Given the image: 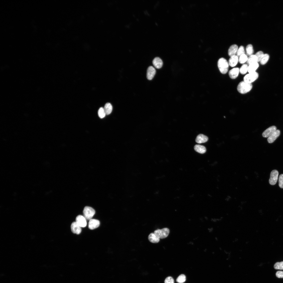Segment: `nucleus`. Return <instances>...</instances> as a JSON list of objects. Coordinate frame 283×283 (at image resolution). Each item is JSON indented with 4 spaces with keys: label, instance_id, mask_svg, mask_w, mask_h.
<instances>
[{
    "label": "nucleus",
    "instance_id": "nucleus-1",
    "mask_svg": "<svg viewBox=\"0 0 283 283\" xmlns=\"http://www.w3.org/2000/svg\"><path fill=\"white\" fill-rule=\"evenodd\" d=\"M252 87V84L247 83L243 81L239 83L237 86V89L239 93L244 94L250 91Z\"/></svg>",
    "mask_w": 283,
    "mask_h": 283
},
{
    "label": "nucleus",
    "instance_id": "nucleus-2",
    "mask_svg": "<svg viewBox=\"0 0 283 283\" xmlns=\"http://www.w3.org/2000/svg\"><path fill=\"white\" fill-rule=\"evenodd\" d=\"M217 64L219 70L222 74H225L227 72L229 65L225 58L223 57L220 58L218 60Z\"/></svg>",
    "mask_w": 283,
    "mask_h": 283
},
{
    "label": "nucleus",
    "instance_id": "nucleus-3",
    "mask_svg": "<svg viewBox=\"0 0 283 283\" xmlns=\"http://www.w3.org/2000/svg\"><path fill=\"white\" fill-rule=\"evenodd\" d=\"M170 233L169 229L167 228L155 230L154 233L159 239L165 238L168 236Z\"/></svg>",
    "mask_w": 283,
    "mask_h": 283
},
{
    "label": "nucleus",
    "instance_id": "nucleus-4",
    "mask_svg": "<svg viewBox=\"0 0 283 283\" xmlns=\"http://www.w3.org/2000/svg\"><path fill=\"white\" fill-rule=\"evenodd\" d=\"M84 216L87 220H90L95 213V210L92 208L86 206L83 210Z\"/></svg>",
    "mask_w": 283,
    "mask_h": 283
},
{
    "label": "nucleus",
    "instance_id": "nucleus-5",
    "mask_svg": "<svg viewBox=\"0 0 283 283\" xmlns=\"http://www.w3.org/2000/svg\"><path fill=\"white\" fill-rule=\"evenodd\" d=\"M258 77V73L256 72L249 73L244 76L243 81L247 83L251 84L256 80Z\"/></svg>",
    "mask_w": 283,
    "mask_h": 283
},
{
    "label": "nucleus",
    "instance_id": "nucleus-6",
    "mask_svg": "<svg viewBox=\"0 0 283 283\" xmlns=\"http://www.w3.org/2000/svg\"><path fill=\"white\" fill-rule=\"evenodd\" d=\"M279 172L276 170H272L270 174V178L269 180V183L271 185L275 184L277 181Z\"/></svg>",
    "mask_w": 283,
    "mask_h": 283
},
{
    "label": "nucleus",
    "instance_id": "nucleus-7",
    "mask_svg": "<svg viewBox=\"0 0 283 283\" xmlns=\"http://www.w3.org/2000/svg\"><path fill=\"white\" fill-rule=\"evenodd\" d=\"M76 222L81 227H84L87 225L86 219L81 215L78 216L76 218Z\"/></svg>",
    "mask_w": 283,
    "mask_h": 283
},
{
    "label": "nucleus",
    "instance_id": "nucleus-8",
    "mask_svg": "<svg viewBox=\"0 0 283 283\" xmlns=\"http://www.w3.org/2000/svg\"><path fill=\"white\" fill-rule=\"evenodd\" d=\"M276 130V128L275 126H271L263 132L262 136L264 137H268Z\"/></svg>",
    "mask_w": 283,
    "mask_h": 283
},
{
    "label": "nucleus",
    "instance_id": "nucleus-9",
    "mask_svg": "<svg viewBox=\"0 0 283 283\" xmlns=\"http://www.w3.org/2000/svg\"><path fill=\"white\" fill-rule=\"evenodd\" d=\"M71 228L73 233L78 235L80 234L81 231V227L76 222L72 223L71 226Z\"/></svg>",
    "mask_w": 283,
    "mask_h": 283
},
{
    "label": "nucleus",
    "instance_id": "nucleus-10",
    "mask_svg": "<svg viewBox=\"0 0 283 283\" xmlns=\"http://www.w3.org/2000/svg\"><path fill=\"white\" fill-rule=\"evenodd\" d=\"M156 70L154 68L150 66L148 68L146 74V77L149 80H152L156 73Z\"/></svg>",
    "mask_w": 283,
    "mask_h": 283
},
{
    "label": "nucleus",
    "instance_id": "nucleus-11",
    "mask_svg": "<svg viewBox=\"0 0 283 283\" xmlns=\"http://www.w3.org/2000/svg\"><path fill=\"white\" fill-rule=\"evenodd\" d=\"M100 225V222L99 220L91 219L89 220L88 227L90 230H93L99 227Z\"/></svg>",
    "mask_w": 283,
    "mask_h": 283
},
{
    "label": "nucleus",
    "instance_id": "nucleus-12",
    "mask_svg": "<svg viewBox=\"0 0 283 283\" xmlns=\"http://www.w3.org/2000/svg\"><path fill=\"white\" fill-rule=\"evenodd\" d=\"M239 69L237 67L234 68L230 70L228 73V75L230 78L234 79L236 78L238 75Z\"/></svg>",
    "mask_w": 283,
    "mask_h": 283
},
{
    "label": "nucleus",
    "instance_id": "nucleus-13",
    "mask_svg": "<svg viewBox=\"0 0 283 283\" xmlns=\"http://www.w3.org/2000/svg\"><path fill=\"white\" fill-rule=\"evenodd\" d=\"M280 134V131L279 130H276L268 137L267 139L268 142L269 143L273 142L279 136Z\"/></svg>",
    "mask_w": 283,
    "mask_h": 283
},
{
    "label": "nucleus",
    "instance_id": "nucleus-14",
    "mask_svg": "<svg viewBox=\"0 0 283 283\" xmlns=\"http://www.w3.org/2000/svg\"><path fill=\"white\" fill-rule=\"evenodd\" d=\"M238 49V46L235 44H233L229 47L228 50V55L230 57L236 55Z\"/></svg>",
    "mask_w": 283,
    "mask_h": 283
},
{
    "label": "nucleus",
    "instance_id": "nucleus-15",
    "mask_svg": "<svg viewBox=\"0 0 283 283\" xmlns=\"http://www.w3.org/2000/svg\"><path fill=\"white\" fill-rule=\"evenodd\" d=\"M239 60V57L236 55L230 57L228 61L229 65L232 67L235 66L237 64Z\"/></svg>",
    "mask_w": 283,
    "mask_h": 283
},
{
    "label": "nucleus",
    "instance_id": "nucleus-16",
    "mask_svg": "<svg viewBox=\"0 0 283 283\" xmlns=\"http://www.w3.org/2000/svg\"><path fill=\"white\" fill-rule=\"evenodd\" d=\"M163 63L162 60L159 57L155 58L153 61V64L154 66L157 69H159L161 68Z\"/></svg>",
    "mask_w": 283,
    "mask_h": 283
},
{
    "label": "nucleus",
    "instance_id": "nucleus-17",
    "mask_svg": "<svg viewBox=\"0 0 283 283\" xmlns=\"http://www.w3.org/2000/svg\"><path fill=\"white\" fill-rule=\"evenodd\" d=\"M208 137L203 134H200L197 136L195 139V142L198 143H204L208 140Z\"/></svg>",
    "mask_w": 283,
    "mask_h": 283
},
{
    "label": "nucleus",
    "instance_id": "nucleus-18",
    "mask_svg": "<svg viewBox=\"0 0 283 283\" xmlns=\"http://www.w3.org/2000/svg\"><path fill=\"white\" fill-rule=\"evenodd\" d=\"M259 64L258 62L252 63L248 65V72L249 73L255 72L258 68Z\"/></svg>",
    "mask_w": 283,
    "mask_h": 283
},
{
    "label": "nucleus",
    "instance_id": "nucleus-19",
    "mask_svg": "<svg viewBox=\"0 0 283 283\" xmlns=\"http://www.w3.org/2000/svg\"><path fill=\"white\" fill-rule=\"evenodd\" d=\"M194 149L196 151L202 154L205 153L206 151V148L204 146L200 145H195Z\"/></svg>",
    "mask_w": 283,
    "mask_h": 283
},
{
    "label": "nucleus",
    "instance_id": "nucleus-20",
    "mask_svg": "<svg viewBox=\"0 0 283 283\" xmlns=\"http://www.w3.org/2000/svg\"><path fill=\"white\" fill-rule=\"evenodd\" d=\"M148 239L150 242L153 243H157L160 241V239L154 233H151L149 235Z\"/></svg>",
    "mask_w": 283,
    "mask_h": 283
},
{
    "label": "nucleus",
    "instance_id": "nucleus-21",
    "mask_svg": "<svg viewBox=\"0 0 283 283\" xmlns=\"http://www.w3.org/2000/svg\"><path fill=\"white\" fill-rule=\"evenodd\" d=\"M104 108L106 115H108L112 112V106L110 103H107L105 105Z\"/></svg>",
    "mask_w": 283,
    "mask_h": 283
},
{
    "label": "nucleus",
    "instance_id": "nucleus-22",
    "mask_svg": "<svg viewBox=\"0 0 283 283\" xmlns=\"http://www.w3.org/2000/svg\"><path fill=\"white\" fill-rule=\"evenodd\" d=\"M258 62V58L255 55H252L248 57L246 62L247 64L248 65L254 63Z\"/></svg>",
    "mask_w": 283,
    "mask_h": 283
},
{
    "label": "nucleus",
    "instance_id": "nucleus-23",
    "mask_svg": "<svg viewBox=\"0 0 283 283\" xmlns=\"http://www.w3.org/2000/svg\"><path fill=\"white\" fill-rule=\"evenodd\" d=\"M246 50L247 56H249L253 55L254 50L252 45L251 44L248 45L246 46Z\"/></svg>",
    "mask_w": 283,
    "mask_h": 283
},
{
    "label": "nucleus",
    "instance_id": "nucleus-24",
    "mask_svg": "<svg viewBox=\"0 0 283 283\" xmlns=\"http://www.w3.org/2000/svg\"><path fill=\"white\" fill-rule=\"evenodd\" d=\"M248 66L247 64H243L239 69V71L240 73L242 74H246L248 70Z\"/></svg>",
    "mask_w": 283,
    "mask_h": 283
},
{
    "label": "nucleus",
    "instance_id": "nucleus-25",
    "mask_svg": "<svg viewBox=\"0 0 283 283\" xmlns=\"http://www.w3.org/2000/svg\"><path fill=\"white\" fill-rule=\"evenodd\" d=\"M269 58V55L267 53L264 54L260 62L262 65H264L268 62Z\"/></svg>",
    "mask_w": 283,
    "mask_h": 283
},
{
    "label": "nucleus",
    "instance_id": "nucleus-26",
    "mask_svg": "<svg viewBox=\"0 0 283 283\" xmlns=\"http://www.w3.org/2000/svg\"><path fill=\"white\" fill-rule=\"evenodd\" d=\"M248 58V57L247 55L244 54L241 55L239 57L238 61L240 63L244 64L247 62Z\"/></svg>",
    "mask_w": 283,
    "mask_h": 283
},
{
    "label": "nucleus",
    "instance_id": "nucleus-27",
    "mask_svg": "<svg viewBox=\"0 0 283 283\" xmlns=\"http://www.w3.org/2000/svg\"><path fill=\"white\" fill-rule=\"evenodd\" d=\"M98 114L99 116L101 118H104L106 115L104 108L102 107H101L99 108L98 111Z\"/></svg>",
    "mask_w": 283,
    "mask_h": 283
},
{
    "label": "nucleus",
    "instance_id": "nucleus-28",
    "mask_svg": "<svg viewBox=\"0 0 283 283\" xmlns=\"http://www.w3.org/2000/svg\"><path fill=\"white\" fill-rule=\"evenodd\" d=\"M244 54H245L244 48L243 46H241L238 49L236 55L239 57L241 55Z\"/></svg>",
    "mask_w": 283,
    "mask_h": 283
},
{
    "label": "nucleus",
    "instance_id": "nucleus-29",
    "mask_svg": "<svg viewBox=\"0 0 283 283\" xmlns=\"http://www.w3.org/2000/svg\"><path fill=\"white\" fill-rule=\"evenodd\" d=\"M186 276L183 274L179 275L176 279L177 282L179 283H183L186 281Z\"/></svg>",
    "mask_w": 283,
    "mask_h": 283
},
{
    "label": "nucleus",
    "instance_id": "nucleus-30",
    "mask_svg": "<svg viewBox=\"0 0 283 283\" xmlns=\"http://www.w3.org/2000/svg\"><path fill=\"white\" fill-rule=\"evenodd\" d=\"M274 268L276 269L283 270V261L276 263L274 265Z\"/></svg>",
    "mask_w": 283,
    "mask_h": 283
},
{
    "label": "nucleus",
    "instance_id": "nucleus-31",
    "mask_svg": "<svg viewBox=\"0 0 283 283\" xmlns=\"http://www.w3.org/2000/svg\"><path fill=\"white\" fill-rule=\"evenodd\" d=\"M263 52L262 51H259L257 52L255 54L258 58V62H260L264 55Z\"/></svg>",
    "mask_w": 283,
    "mask_h": 283
},
{
    "label": "nucleus",
    "instance_id": "nucleus-32",
    "mask_svg": "<svg viewBox=\"0 0 283 283\" xmlns=\"http://www.w3.org/2000/svg\"><path fill=\"white\" fill-rule=\"evenodd\" d=\"M279 187L281 188H283V174H281L279 176Z\"/></svg>",
    "mask_w": 283,
    "mask_h": 283
},
{
    "label": "nucleus",
    "instance_id": "nucleus-33",
    "mask_svg": "<svg viewBox=\"0 0 283 283\" xmlns=\"http://www.w3.org/2000/svg\"><path fill=\"white\" fill-rule=\"evenodd\" d=\"M174 281L173 278L171 276L167 277L164 281L165 283H174Z\"/></svg>",
    "mask_w": 283,
    "mask_h": 283
},
{
    "label": "nucleus",
    "instance_id": "nucleus-34",
    "mask_svg": "<svg viewBox=\"0 0 283 283\" xmlns=\"http://www.w3.org/2000/svg\"><path fill=\"white\" fill-rule=\"evenodd\" d=\"M276 275L279 278H283V271H277L276 273Z\"/></svg>",
    "mask_w": 283,
    "mask_h": 283
}]
</instances>
